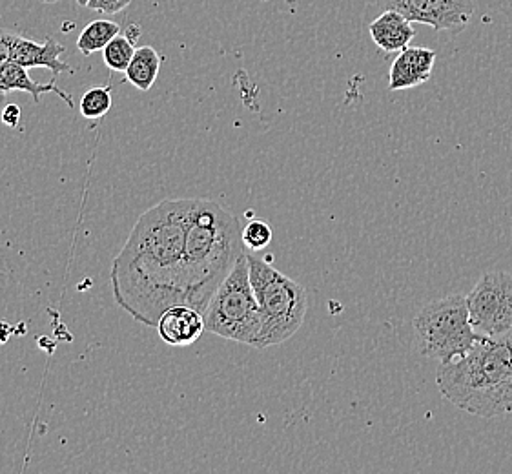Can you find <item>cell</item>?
<instances>
[{"mask_svg": "<svg viewBox=\"0 0 512 474\" xmlns=\"http://www.w3.org/2000/svg\"><path fill=\"white\" fill-rule=\"evenodd\" d=\"M192 207L194 199H164L146 210L113 261V298L148 327H157L164 310L186 305V230Z\"/></svg>", "mask_w": 512, "mask_h": 474, "instance_id": "cell-1", "label": "cell"}, {"mask_svg": "<svg viewBox=\"0 0 512 474\" xmlns=\"http://www.w3.org/2000/svg\"><path fill=\"white\" fill-rule=\"evenodd\" d=\"M441 396L478 418L512 413V330L483 336L460 360L440 363Z\"/></svg>", "mask_w": 512, "mask_h": 474, "instance_id": "cell-2", "label": "cell"}, {"mask_svg": "<svg viewBox=\"0 0 512 474\" xmlns=\"http://www.w3.org/2000/svg\"><path fill=\"white\" fill-rule=\"evenodd\" d=\"M239 221L208 199H194L185 248L186 305L205 314L217 287L245 254Z\"/></svg>", "mask_w": 512, "mask_h": 474, "instance_id": "cell-3", "label": "cell"}, {"mask_svg": "<svg viewBox=\"0 0 512 474\" xmlns=\"http://www.w3.org/2000/svg\"><path fill=\"white\" fill-rule=\"evenodd\" d=\"M250 281L261 310V334L256 349H267L290 340L301 329L308 310L307 290L297 281L256 256H246Z\"/></svg>", "mask_w": 512, "mask_h": 474, "instance_id": "cell-4", "label": "cell"}, {"mask_svg": "<svg viewBox=\"0 0 512 474\" xmlns=\"http://www.w3.org/2000/svg\"><path fill=\"white\" fill-rule=\"evenodd\" d=\"M206 332L219 338L257 347L261 334V310L250 281L248 258L237 259L230 274L217 287L205 314Z\"/></svg>", "mask_w": 512, "mask_h": 474, "instance_id": "cell-5", "label": "cell"}, {"mask_svg": "<svg viewBox=\"0 0 512 474\" xmlns=\"http://www.w3.org/2000/svg\"><path fill=\"white\" fill-rule=\"evenodd\" d=\"M414 330L423 356L438 363L460 360L480 338L472 327L467 296L460 294L427 303L414 318Z\"/></svg>", "mask_w": 512, "mask_h": 474, "instance_id": "cell-6", "label": "cell"}, {"mask_svg": "<svg viewBox=\"0 0 512 474\" xmlns=\"http://www.w3.org/2000/svg\"><path fill=\"white\" fill-rule=\"evenodd\" d=\"M474 330L483 336H500L512 330V276L494 270L483 274L467 296Z\"/></svg>", "mask_w": 512, "mask_h": 474, "instance_id": "cell-7", "label": "cell"}, {"mask_svg": "<svg viewBox=\"0 0 512 474\" xmlns=\"http://www.w3.org/2000/svg\"><path fill=\"white\" fill-rule=\"evenodd\" d=\"M383 10L400 11L410 22L438 31L465 30L474 17V0H378Z\"/></svg>", "mask_w": 512, "mask_h": 474, "instance_id": "cell-8", "label": "cell"}, {"mask_svg": "<svg viewBox=\"0 0 512 474\" xmlns=\"http://www.w3.org/2000/svg\"><path fill=\"white\" fill-rule=\"evenodd\" d=\"M436 62V52L429 48L407 46L403 52L392 62L389 72L390 92L410 90L431 79L432 70Z\"/></svg>", "mask_w": 512, "mask_h": 474, "instance_id": "cell-9", "label": "cell"}, {"mask_svg": "<svg viewBox=\"0 0 512 474\" xmlns=\"http://www.w3.org/2000/svg\"><path fill=\"white\" fill-rule=\"evenodd\" d=\"M205 316L190 305H174L157 321L159 338L172 347H188L203 336Z\"/></svg>", "mask_w": 512, "mask_h": 474, "instance_id": "cell-10", "label": "cell"}, {"mask_svg": "<svg viewBox=\"0 0 512 474\" xmlns=\"http://www.w3.org/2000/svg\"><path fill=\"white\" fill-rule=\"evenodd\" d=\"M66 48L53 39H46L44 44L31 41L19 35V39L13 46V55L11 61L19 62L24 68H46L57 77L61 73H73L70 64L61 61L62 53Z\"/></svg>", "mask_w": 512, "mask_h": 474, "instance_id": "cell-11", "label": "cell"}, {"mask_svg": "<svg viewBox=\"0 0 512 474\" xmlns=\"http://www.w3.org/2000/svg\"><path fill=\"white\" fill-rule=\"evenodd\" d=\"M370 39L381 52L400 53L416 37L409 19L400 11L383 10L378 19L369 24Z\"/></svg>", "mask_w": 512, "mask_h": 474, "instance_id": "cell-12", "label": "cell"}, {"mask_svg": "<svg viewBox=\"0 0 512 474\" xmlns=\"http://www.w3.org/2000/svg\"><path fill=\"white\" fill-rule=\"evenodd\" d=\"M0 90L2 92L10 93L15 92H26L30 93L35 103H41L42 95L46 93H55L59 95L64 103L68 104L70 108H73V97H70L68 93L61 90L57 84L48 83L41 84L35 83L28 73V68L21 66L19 62L10 61L8 64H4L0 68Z\"/></svg>", "mask_w": 512, "mask_h": 474, "instance_id": "cell-13", "label": "cell"}, {"mask_svg": "<svg viewBox=\"0 0 512 474\" xmlns=\"http://www.w3.org/2000/svg\"><path fill=\"white\" fill-rule=\"evenodd\" d=\"M161 72V57L152 46H141L134 53V59L126 70V81L134 84L141 92H148Z\"/></svg>", "mask_w": 512, "mask_h": 474, "instance_id": "cell-14", "label": "cell"}, {"mask_svg": "<svg viewBox=\"0 0 512 474\" xmlns=\"http://www.w3.org/2000/svg\"><path fill=\"white\" fill-rule=\"evenodd\" d=\"M121 33V26L117 22L106 21H93L81 31L79 39H77V48L82 55H93L95 52H103L104 48L108 46V42L112 41L113 37H117Z\"/></svg>", "mask_w": 512, "mask_h": 474, "instance_id": "cell-15", "label": "cell"}, {"mask_svg": "<svg viewBox=\"0 0 512 474\" xmlns=\"http://www.w3.org/2000/svg\"><path fill=\"white\" fill-rule=\"evenodd\" d=\"M137 50L134 42L130 41L126 35H117L112 41L108 42V46L103 50L104 64L112 70V72L126 73L130 62L134 59V53Z\"/></svg>", "mask_w": 512, "mask_h": 474, "instance_id": "cell-16", "label": "cell"}, {"mask_svg": "<svg viewBox=\"0 0 512 474\" xmlns=\"http://www.w3.org/2000/svg\"><path fill=\"white\" fill-rule=\"evenodd\" d=\"M81 114L86 119H101L112 108V88L97 86L82 95Z\"/></svg>", "mask_w": 512, "mask_h": 474, "instance_id": "cell-17", "label": "cell"}, {"mask_svg": "<svg viewBox=\"0 0 512 474\" xmlns=\"http://www.w3.org/2000/svg\"><path fill=\"white\" fill-rule=\"evenodd\" d=\"M241 237H243V245H245L248 250L259 252V250L267 248L268 245L272 243V228H270V225L265 223V221L254 219V221H250V223L243 228Z\"/></svg>", "mask_w": 512, "mask_h": 474, "instance_id": "cell-18", "label": "cell"}, {"mask_svg": "<svg viewBox=\"0 0 512 474\" xmlns=\"http://www.w3.org/2000/svg\"><path fill=\"white\" fill-rule=\"evenodd\" d=\"M130 4H132V0H90L86 8L92 11H101L106 15H117L126 10Z\"/></svg>", "mask_w": 512, "mask_h": 474, "instance_id": "cell-19", "label": "cell"}, {"mask_svg": "<svg viewBox=\"0 0 512 474\" xmlns=\"http://www.w3.org/2000/svg\"><path fill=\"white\" fill-rule=\"evenodd\" d=\"M17 39H19V33H15L13 30H6V28H0V68L11 61L13 46H15Z\"/></svg>", "mask_w": 512, "mask_h": 474, "instance_id": "cell-20", "label": "cell"}, {"mask_svg": "<svg viewBox=\"0 0 512 474\" xmlns=\"http://www.w3.org/2000/svg\"><path fill=\"white\" fill-rule=\"evenodd\" d=\"M0 117H2V123L6 124V126L17 128L19 123H21V108H19L17 104H8V106L0 112Z\"/></svg>", "mask_w": 512, "mask_h": 474, "instance_id": "cell-21", "label": "cell"}, {"mask_svg": "<svg viewBox=\"0 0 512 474\" xmlns=\"http://www.w3.org/2000/svg\"><path fill=\"white\" fill-rule=\"evenodd\" d=\"M88 2H90V0H77V4L82 6V8H86V6H88Z\"/></svg>", "mask_w": 512, "mask_h": 474, "instance_id": "cell-22", "label": "cell"}, {"mask_svg": "<svg viewBox=\"0 0 512 474\" xmlns=\"http://www.w3.org/2000/svg\"><path fill=\"white\" fill-rule=\"evenodd\" d=\"M4 101H6V92H2V90H0V106H2Z\"/></svg>", "mask_w": 512, "mask_h": 474, "instance_id": "cell-23", "label": "cell"}, {"mask_svg": "<svg viewBox=\"0 0 512 474\" xmlns=\"http://www.w3.org/2000/svg\"><path fill=\"white\" fill-rule=\"evenodd\" d=\"M44 4H55V2H61V0H41Z\"/></svg>", "mask_w": 512, "mask_h": 474, "instance_id": "cell-24", "label": "cell"}]
</instances>
